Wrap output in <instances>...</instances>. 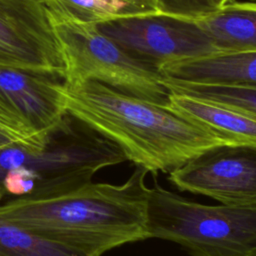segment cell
Returning a JSON list of instances; mask_svg holds the SVG:
<instances>
[{
  "label": "cell",
  "instance_id": "obj_14",
  "mask_svg": "<svg viewBox=\"0 0 256 256\" xmlns=\"http://www.w3.org/2000/svg\"><path fill=\"white\" fill-rule=\"evenodd\" d=\"M0 256H93L0 218Z\"/></svg>",
  "mask_w": 256,
  "mask_h": 256
},
{
  "label": "cell",
  "instance_id": "obj_12",
  "mask_svg": "<svg viewBox=\"0 0 256 256\" xmlns=\"http://www.w3.org/2000/svg\"><path fill=\"white\" fill-rule=\"evenodd\" d=\"M193 20L219 52L256 51V2L232 0Z\"/></svg>",
  "mask_w": 256,
  "mask_h": 256
},
{
  "label": "cell",
  "instance_id": "obj_17",
  "mask_svg": "<svg viewBox=\"0 0 256 256\" xmlns=\"http://www.w3.org/2000/svg\"><path fill=\"white\" fill-rule=\"evenodd\" d=\"M0 125L8 130L18 141L36 142L38 135L30 128L26 121L0 96Z\"/></svg>",
  "mask_w": 256,
  "mask_h": 256
},
{
  "label": "cell",
  "instance_id": "obj_7",
  "mask_svg": "<svg viewBox=\"0 0 256 256\" xmlns=\"http://www.w3.org/2000/svg\"><path fill=\"white\" fill-rule=\"evenodd\" d=\"M181 191L202 194L220 204L256 206V146H211L169 173Z\"/></svg>",
  "mask_w": 256,
  "mask_h": 256
},
{
  "label": "cell",
  "instance_id": "obj_1",
  "mask_svg": "<svg viewBox=\"0 0 256 256\" xmlns=\"http://www.w3.org/2000/svg\"><path fill=\"white\" fill-rule=\"evenodd\" d=\"M148 172L136 167L121 184L92 181L42 199L13 198L0 203V218L93 256L147 238Z\"/></svg>",
  "mask_w": 256,
  "mask_h": 256
},
{
  "label": "cell",
  "instance_id": "obj_11",
  "mask_svg": "<svg viewBox=\"0 0 256 256\" xmlns=\"http://www.w3.org/2000/svg\"><path fill=\"white\" fill-rule=\"evenodd\" d=\"M167 106L224 143L256 146V117L229 106L170 91Z\"/></svg>",
  "mask_w": 256,
  "mask_h": 256
},
{
  "label": "cell",
  "instance_id": "obj_4",
  "mask_svg": "<svg viewBox=\"0 0 256 256\" xmlns=\"http://www.w3.org/2000/svg\"><path fill=\"white\" fill-rule=\"evenodd\" d=\"M146 230L147 238L175 242L191 256H256V206L204 205L155 186Z\"/></svg>",
  "mask_w": 256,
  "mask_h": 256
},
{
  "label": "cell",
  "instance_id": "obj_16",
  "mask_svg": "<svg viewBox=\"0 0 256 256\" xmlns=\"http://www.w3.org/2000/svg\"><path fill=\"white\" fill-rule=\"evenodd\" d=\"M160 13L177 17L196 19L217 7L212 0H155Z\"/></svg>",
  "mask_w": 256,
  "mask_h": 256
},
{
  "label": "cell",
  "instance_id": "obj_19",
  "mask_svg": "<svg viewBox=\"0 0 256 256\" xmlns=\"http://www.w3.org/2000/svg\"><path fill=\"white\" fill-rule=\"evenodd\" d=\"M230 1H232V0H212V2L214 3V5H215L217 8H219V7L223 6V5H225L226 3L230 2Z\"/></svg>",
  "mask_w": 256,
  "mask_h": 256
},
{
  "label": "cell",
  "instance_id": "obj_10",
  "mask_svg": "<svg viewBox=\"0 0 256 256\" xmlns=\"http://www.w3.org/2000/svg\"><path fill=\"white\" fill-rule=\"evenodd\" d=\"M158 72L173 82L256 87V51L216 52L172 61Z\"/></svg>",
  "mask_w": 256,
  "mask_h": 256
},
{
  "label": "cell",
  "instance_id": "obj_3",
  "mask_svg": "<svg viewBox=\"0 0 256 256\" xmlns=\"http://www.w3.org/2000/svg\"><path fill=\"white\" fill-rule=\"evenodd\" d=\"M127 160L122 149L69 113L36 142L0 148V195L55 197L91 181L100 169Z\"/></svg>",
  "mask_w": 256,
  "mask_h": 256
},
{
  "label": "cell",
  "instance_id": "obj_21",
  "mask_svg": "<svg viewBox=\"0 0 256 256\" xmlns=\"http://www.w3.org/2000/svg\"><path fill=\"white\" fill-rule=\"evenodd\" d=\"M251 1H253V2H256V0H251Z\"/></svg>",
  "mask_w": 256,
  "mask_h": 256
},
{
  "label": "cell",
  "instance_id": "obj_20",
  "mask_svg": "<svg viewBox=\"0 0 256 256\" xmlns=\"http://www.w3.org/2000/svg\"><path fill=\"white\" fill-rule=\"evenodd\" d=\"M2 199H3V197L0 195V202H1V200H2Z\"/></svg>",
  "mask_w": 256,
  "mask_h": 256
},
{
  "label": "cell",
  "instance_id": "obj_8",
  "mask_svg": "<svg viewBox=\"0 0 256 256\" xmlns=\"http://www.w3.org/2000/svg\"><path fill=\"white\" fill-rule=\"evenodd\" d=\"M0 66L64 79L65 62L45 0H0Z\"/></svg>",
  "mask_w": 256,
  "mask_h": 256
},
{
  "label": "cell",
  "instance_id": "obj_15",
  "mask_svg": "<svg viewBox=\"0 0 256 256\" xmlns=\"http://www.w3.org/2000/svg\"><path fill=\"white\" fill-rule=\"evenodd\" d=\"M171 92L229 106L256 117V87L206 85L164 80Z\"/></svg>",
  "mask_w": 256,
  "mask_h": 256
},
{
  "label": "cell",
  "instance_id": "obj_18",
  "mask_svg": "<svg viewBox=\"0 0 256 256\" xmlns=\"http://www.w3.org/2000/svg\"><path fill=\"white\" fill-rule=\"evenodd\" d=\"M18 141L8 130L0 125V148L10 144L11 142Z\"/></svg>",
  "mask_w": 256,
  "mask_h": 256
},
{
  "label": "cell",
  "instance_id": "obj_9",
  "mask_svg": "<svg viewBox=\"0 0 256 256\" xmlns=\"http://www.w3.org/2000/svg\"><path fill=\"white\" fill-rule=\"evenodd\" d=\"M0 96L36 135L54 128L67 113L64 79L57 74L0 66Z\"/></svg>",
  "mask_w": 256,
  "mask_h": 256
},
{
  "label": "cell",
  "instance_id": "obj_6",
  "mask_svg": "<svg viewBox=\"0 0 256 256\" xmlns=\"http://www.w3.org/2000/svg\"><path fill=\"white\" fill-rule=\"evenodd\" d=\"M96 25L128 55L156 71L172 61L219 52L193 19L152 13Z\"/></svg>",
  "mask_w": 256,
  "mask_h": 256
},
{
  "label": "cell",
  "instance_id": "obj_2",
  "mask_svg": "<svg viewBox=\"0 0 256 256\" xmlns=\"http://www.w3.org/2000/svg\"><path fill=\"white\" fill-rule=\"evenodd\" d=\"M66 112L112 140L147 172L170 173L203 150L224 143L167 105L94 80L64 82Z\"/></svg>",
  "mask_w": 256,
  "mask_h": 256
},
{
  "label": "cell",
  "instance_id": "obj_5",
  "mask_svg": "<svg viewBox=\"0 0 256 256\" xmlns=\"http://www.w3.org/2000/svg\"><path fill=\"white\" fill-rule=\"evenodd\" d=\"M67 84L94 80L125 94L167 105L170 90L158 71L128 55L96 24L52 16Z\"/></svg>",
  "mask_w": 256,
  "mask_h": 256
},
{
  "label": "cell",
  "instance_id": "obj_13",
  "mask_svg": "<svg viewBox=\"0 0 256 256\" xmlns=\"http://www.w3.org/2000/svg\"><path fill=\"white\" fill-rule=\"evenodd\" d=\"M52 16L99 24L116 18L160 13L155 0H45Z\"/></svg>",
  "mask_w": 256,
  "mask_h": 256
}]
</instances>
